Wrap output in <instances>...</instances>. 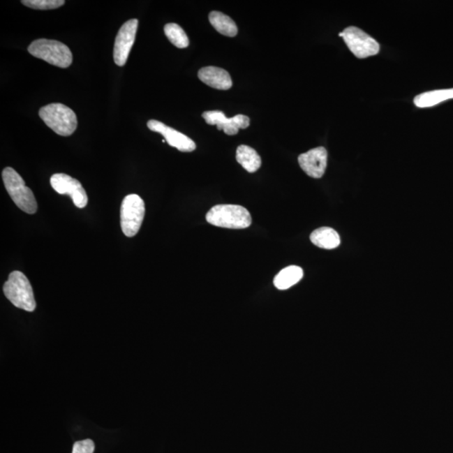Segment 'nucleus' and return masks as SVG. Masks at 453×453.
Instances as JSON below:
<instances>
[{
	"label": "nucleus",
	"instance_id": "nucleus-1",
	"mask_svg": "<svg viewBox=\"0 0 453 453\" xmlns=\"http://www.w3.org/2000/svg\"><path fill=\"white\" fill-rule=\"evenodd\" d=\"M206 219L211 225L231 230H244L252 223L251 215L246 209L232 205L214 206L207 214Z\"/></svg>",
	"mask_w": 453,
	"mask_h": 453
},
{
	"label": "nucleus",
	"instance_id": "nucleus-2",
	"mask_svg": "<svg viewBox=\"0 0 453 453\" xmlns=\"http://www.w3.org/2000/svg\"><path fill=\"white\" fill-rule=\"evenodd\" d=\"M39 116L49 128L61 136H70L77 128L76 114L62 103H50L41 107Z\"/></svg>",
	"mask_w": 453,
	"mask_h": 453
},
{
	"label": "nucleus",
	"instance_id": "nucleus-3",
	"mask_svg": "<svg viewBox=\"0 0 453 453\" xmlns=\"http://www.w3.org/2000/svg\"><path fill=\"white\" fill-rule=\"evenodd\" d=\"M3 293L12 304L27 311H34L36 307L34 292L28 278L20 272L10 274L3 285Z\"/></svg>",
	"mask_w": 453,
	"mask_h": 453
},
{
	"label": "nucleus",
	"instance_id": "nucleus-4",
	"mask_svg": "<svg viewBox=\"0 0 453 453\" xmlns=\"http://www.w3.org/2000/svg\"><path fill=\"white\" fill-rule=\"evenodd\" d=\"M33 57L61 68H68L73 64V53L64 43L58 40L39 39L33 41L28 47Z\"/></svg>",
	"mask_w": 453,
	"mask_h": 453
},
{
	"label": "nucleus",
	"instance_id": "nucleus-5",
	"mask_svg": "<svg viewBox=\"0 0 453 453\" xmlns=\"http://www.w3.org/2000/svg\"><path fill=\"white\" fill-rule=\"evenodd\" d=\"M3 184L15 205L28 214L37 211V202L32 191L27 188L24 179L15 170L6 168L2 172Z\"/></svg>",
	"mask_w": 453,
	"mask_h": 453
},
{
	"label": "nucleus",
	"instance_id": "nucleus-6",
	"mask_svg": "<svg viewBox=\"0 0 453 453\" xmlns=\"http://www.w3.org/2000/svg\"><path fill=\"white\" fill-rule=\"evenodd\" d=\"M144 214V202L138 195L131 194L124 198L120 210V223L124 235L131 238L138 234Z\"/></svg>",
	"mask_w": 453,
	"mask_h": 453
},
{
	"label": "nucleus",
	"instance_id": "nucleus-7",
	"mask_svg": "<svg viewBox=\"0 0 453 453\" xmlns=\"http://www.w3.org/2000/svg\"><path fill=\"white\" fill-rule=\"evenodd\" d=\"M353 55L359 59L376 56L380 52V44L361 29L350 27L339 33Z\"/></svg>",
	"mask_w": 453,
	"mask_h": 453
},
{
	"label": "nucleus",
	"instance_id": "nucleus-8",
	"mask_svg": "<svg viewBox=\"0 0 453 453\" xmlns=\"http://www.w3.org/2000/svg\"><path fill=\"white\" fill-rule=\"evenodd\" d=\"M51 185L57 193L68 195L72 198L75 206L84 209L89 202L84 188L80 181L64 173L54 174L51 177Z\"/></svg>",
	"mask_w": 453,
	"mask_h": 453
},
{
	"label": "nucleus",
	"instance_id": "nucleus-9",
	"mask_svg": "<svg viewBox=\"0 0 453 453\" xmlns=\"http://www.w3.org/2000/svg\"><path fill=\"white\" fill-rule=\"evenodd\" d=\"M139 20L132 19L124 23L116 36L114 48V60L116 65L123 66L126 64L133 45L135 43Z\"/></svg>",
	"mask_w": 453,
	"mask_h": 453
},
{
	"label": "nucleus",
	"instance_id": "nucleus-10",
	"mask_svg": "<svg viewBox=\"0 0 453 453\" xmlns=\"http://www.w3.org/2000/svg\"><path fill=\"white\" fill-rule=\"evenodd\" d=\"M202 116L207 124L217 126L218 131H223L228 135L238 134L240 128H246L251 124L247 116L238 114L228 119L222 111L218 110L207 111Z\"/></svg>",
	"mask_w": 453,
	"mask_h": 453
},
{
	"label": "nucleus",
	"instance_id": "nucleus-11",
	"mask_svg": "<svg viewBox=\"0 0 453 453\" xmlns=\"http://www.w3.org/2000/svg\"><path fill=\"white\" fill-rule=\"evenodd\" d=\"M149 130L159 133L163 135L166 142L170 147L177 148L181 152H192L196 149V144L189 137L182 134L174 128L165 126L164 123L151 119L147 123Z\"/></svg>",
	"mask_w": 453,
	"mask_h": 453
},
{
	"label": "nucleus",
	"instance_id": "nucleus-12",
	"mask_svg": "<svg viewBox=\"0 0 453 453\" xmlns=\"http://www.w3.org/2000/svg\"><path fill=\"white\" fill-rule=\"evenodd\" d=\"M299 165L309 177L321 178L327 165V151L324 147L310 149L298 157Z\"/></svg>",
	"mask_w": 453,
	"mask_h": 453
},
{
	"label": "nucleus",
	"instance_id": "nucleus-13",
	"mask_svg": "<svg viewBox=\"0 0 453 453\" xmlns=\"http://www.w3.org/2000/svg\"><path fill=\"white\" fill-rule=\"evenodd\" d=\"M198 77L205 84L215 89L228 90L232 86L230 73L216 66H206L199 70Z\"/></svg>",
	"mask_w": 453,
	"mask_h": 453
},
{
	"label": "nucleus",
	"instance_id": "nucleus-14",
	"mask_svg": "<svg viewBox=\"0 0 453 453\" xmlns=\"http://www.w3.org/2000/svg\"><path fill=\"white\" fill-rule=\"evenodd\" d=\"M311 243L315 246L325 249L338 248L341 243L340 236L334 228L323 227L311 232Z\"/></svg>",
	"mask_w": 453,
	"mask_h": 453
},
{
	"label": "nucleus",
	"instance_id": "nucleus-15",
	"mask_svg": "<svg viewBox=\"0 0 453 453\" xmlns=\"http://www.w3.org/2000/svg\"><path fill=\"white\" fill-rule=\"evenodd\" d=\"M236 160L249 173L257 172L261 166L259 154L248 145H239L236 151Z\"/></svg>",
	"mask_w": 453,
	"mask_h": 453
},
{
	"label": "nucleus",
	"instance_id": "nucleus-16",
	"mask_svg": "<svg viewBox=\"0 0 453 453\" xmlns=\"http://www.w3.org/2000/svg\"><path fill=\"white\" fill-rule=\"evenodd\" d=\"M452 98L453 89L434 90L417 95L414 98V103L418 107H430Z\"/></svg>",
	"mask_w": 453,
	"mask_h": 453
},
{
	"label": "nucleus",
	"instance_id": "nucleus-17",
	"mask_svg": "<svg viewBox=\"0 0 453 453\" xmlns=\"http://www.w3.org/2000/svg\"><path fill=\"white\" fill-rule=\"evenodd\" d=\"M303 270L296 265H290L282 269L274 280L277 289L288 290L298 283L302 279Z\"/></svg>",
	"mask_w": 453,
	"mask_h": 453
},
{
	"label": "nucleus",
	"instance_id": "nucleus-18",
	"mask_svg": "<svg viewBox=\"0 0 453 453\" xmlns=\"http://www.w3.org/2000/svg\"><path fill=\"white\" fill-rule=\"evenodd\" d=\"M209 22L216 31L223 36L235 37L238 34V27L230 16L218 11H213L209 14Z\"/></svg>",
	"mask_w": 453,
	"mask_h": 453
},
{
	"label": "nucleus",
	"instance_id": "nucleus-19",
	"mask_svg": "<svg viewBox=\"0 0 453 453\" xmlns=\"http://www.w3.org/2000/svg\"><path fill=\"white\" fill-rule=\"evenodd\" d=\"M164 31L166 37L172 43L174 47L184 49L189 45V39L186 36L184 29L179 24L174 23H169L165 24Z\"/></svg>",
	"mask_w": 453,
	"mask_h": 453
},
{
	"label": "nucleus",
	"instance_id": "nucleus-20",
	"mask_svg": "<svg viewBox=\"0 0 453 453\" xmlns=\"http://www.w3.org/2000/svg\"><path fill=\"white\" fill-rule=\"evenodd\" d=\"M24 6L35 10H55L65 5L64 0H23Z\"/></svg>",
	"mask_w": 453,
	"mask_h": 453
},
{
	"label": "nucleus",
	"instance_id": "nucleus-21",
	"mask_svg": "<svg viewBox=\"0 0 453 453\" xmlns=\"http://www.w3.org/2000/svg\"><path fill=\"white\" fill-rule=\"evenodd\" d=\"M95 445L93 440L86 439L75 443L73 453H94Z\"/></svg>",
	"mask_w": 453,
	"mask_h": 453
}]
</instances>
